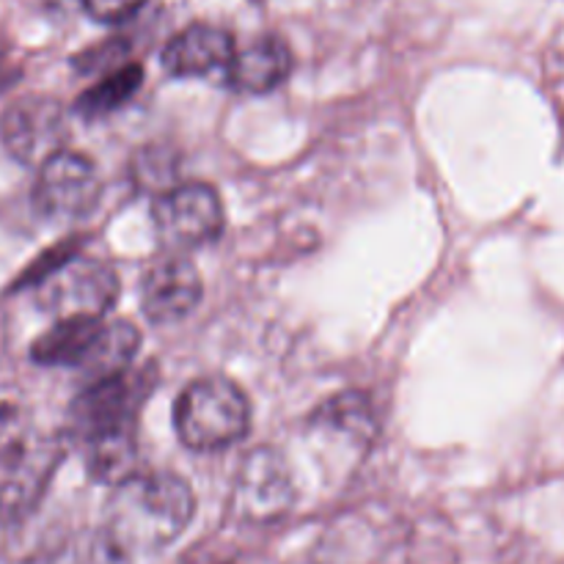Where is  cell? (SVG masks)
I'll list each match as a JSON object with an SVG mask.
<instances>
[{
  "instance_id": "6da1fadb",
  "label": "cell",
  "mask_w": 564,
  "mask_h": 564,
  "mask_svg": "<svg viewBox=\"0 0 564 564\" xmlns=\"http://www.w3.org/2000/svg\"><path fill=\"white\" fill-rule=\"evenodd\" d=\"M196 512L185 479L174 474H132L113 485L97 540L121 562L147 560L182 538Z\"/></svg>"
},
{
  "instance_id": "7a4b0ae2",
  "label": "cell",
  "mask_w": 564,
  "mask_h": 564,
  "mask_svg": "<svg viewBox=\"0 0 564 564\" xmlns=\"http://www.w3.org/2000/svg\"><path fill=\"white\" fill-rule=\"evenodd\" d=\"M174 427L187 449L220 452L246 438L251 402L235 380L207 375L185 386L174 405Z\"/></svg>"
},
{
  "instance_id": "3957f363",
  "label": "cell",
  "mask_w": 564,
  "mask_h": 564,
  "mask_svg": "<svg viewBox=\"0 0 564 564\" xmlns=\"http://www.w3.org/2000/svg\"><path fill=\"white\" fill-rule=\"evenodd\" d=\"M66 455V441L53 433L17 435L0 446V527H20L42 505Z\"/></svg>"
},
{
  "instance_id": "277c9868",
  "label": "cell",
  "mask_w": 564,
  "mask_h": 564,
  "mask_svg": "<svg viewBox=\"0 0 564 564\" xmlns=\"http://www.w3.org/2000/svg\"><path fill=\"white\" fill-rule=\"evenodd\" d=\"M154 389V369H124L110 378L94 380L69 408V433L77 441L135 430L138 413Z\"/></svg>"
},
{
  "instance_id": "5b68a950",
  "label": "cell",
  "mask_w": 564,
  "mask_h": 564,
  "mask_svg": "<svg viewBox=\"0 0 564 564\" xmlns=\"http://www.w3.org/2000/svg\"><path fill=\"white\" fill-rule=\"evenodd\" d=\"M119 297V275L91 257L55 262L36 279V301L55 319H99Z\"/></svg>"
},
{
  "instance_id": "8992f818",
  "label": "cell",
  "mask_w": 564,
  "mask_h": 564,
  "mask_svg": "<svg viewBox=\"0 0 564 564\" xmlns=\"http://www.w3.org/2000/svg\"><path fill=\"white\" fill-rule=\"evenodd\" d=\"M152 224L169 251H191L218 240L224 231V204L218 191L202 182L165 187L152 204Z\"/></svg>"
},
{
  "instance_id": "52a82bcc",
  "label": "cell",
  "mask_w": 564,
  "mask_h": 564,
  "mask_svg": "<svg viewBox=\"0 0 564 564\" xmlns=\"http://www.w3.org/2000/svg\"><path fill=\"white\" fill-rule=\"evenodd\" d=\"M102 198L97 165L75 152H55L39 165L33 182V207L50 220H80Z\"/></svg>"
},
{
  "instance_id": "ba28073f",
  "label": "cell",
  "mask_w": 564,
  "mask_h": 564,
  "mask_svg": "<svg viewBox=\"0 0 564 564\" xmlns=\"http://www.w3.org/2000/svg\"><path fill=\"white\" fill-rule=\"evenodd\" d=\"M295 505V482L284 455L270 446L248 452L235 477L231 512L246 523H273Z\"/></svg>"
},
{
  "instance_id": "9c48e42d",
  "label": "cell",
  "mask_w": 564,
  "mask_h": 564,
  "mask_svg": "<svg viewBox=\"0 0 564 564\" xmlns=\"http://www.w3.org/2000/svg\"><path fill=\"white\" fill-rule=\"evenodd\" d=\"M66 138V116L55 97L25 94L0 113V143L22 165H42L61 152Z\"/></svg>"
},
{
  "instance_id": "30bf717a",
  "label": "cell",
  "mask_w": 564,
  "mask_h": 564,
  "mask_svg": "<svg viewBox=\"0 0 564 564\" xmlns=\"http://www.w3.org/2000/svg\"><path fill=\"white\" fill-rule=\"evenodd\" d=\"M202 273L191 259L176 251L149 262L141 275V312L154 325L185 319L202 303Z\"/></svg>"
},
{
  "instance_id": "8fae6325",
  "label": "cell",
  "mask_w": 564,
  "mask_h": 564,
  "mask_svg": "<svg viewBox=\"0 0 564 564\" xmlns=\"http://www.w3.org/2000/svg\"><path fill=\"white\" fill-rule=\"evenodd\" d=\"M235 53V39L229 31L196 22L165 44L163 69L174 77H202L215 69H226Z\"/></svg>"
},
{
  "instance_id": "7c38bea8",
  "label": "cell",
  "mask_w": 564,
  "mask_h": 564,
  "mask_svg": "<svg viewBox=\"0 0 564 564\" xmlns=\"http://www.w3.org/2000/svg\"><path fill=\"white\" fill-rule=\"evenodd\" d=\"M231 83L240 91L268 94L279 88L292 72V53L284 39L268 36L235 53L229 64Z\"/></svg>"
},
{
  "instance_id": "4fadbf2b",
  "label": "cell",
  "mask_w": 564,
  "mask_h": 564,
  "mask_svg": "<svg viewBox=\"0 0 564 564\" xmlns=\"http://www.w3.org/2000/svg\"><path fill=\"white\" fill-rule=\"evenodd\" d=\"M138 444L135 430L113 435H99L86 441V468L97 482L119 485L135 474Z\"/></svg>"
},
{
  "instance_id": "5bb4252c",
  "label": "cell",
  "mask_w": 564,
  "mask_h": 564,
  "mask_svg": "<svg viewBox=\"0 0 564 564\" xmlns=\"http://www.w3.org/2000/svg\"><path fill=\"white\" fill-rule=\"evenodd\" d=\"M143 83V69L138 64H124L119 69L108 72L97 86L88 88L86 94H80L75 102V110L86 119H102V116L113 113L121 105L130 102L138 94Z\"/></svg>"
},
{
  "instance_id": "9a60e30c",
  "label": "cell",
  "mask_w": 564,
  "mask_h": 564,
  "mask_svg": "<svg viewBox=\"0 0 564 564\" xmlns=\"http://www.w3.org/2000/svg\"><path fill=\"white\" fill-rule=\"evenodd\" d=\"M314 422L323 424V427L328 430L347 433L350 438L361 441V444L372 441L375 435L372 405H369V400L361 394V391H345V394L328 400L317 411Z\"/></svg>"
},
{
  "instance_id": "2e32d148",
  "label": "cell",
  "mask_w": 564,
  "mask_h": 564,
  "mask_svg": "<svg viewBox=\"0 0 564 564\" xmlns=\"http://www.w3.org/2000/svg\"><path fill=\"white\" fill-rule=\"evenodd\" d=\"M130 47L121 39H105V42L94 44V47L83 50L80 55H75V69L77 72H113L119 69V61L127 58Z\"/></svg>"
},
{
  "instance_id": "e0dca14e",
  "label": "cell",
  "mask_w": 564,
  "mask_h": 564,
  "mask_svg": "<svg viewBox=\"0 0 564 564\" xmlns=\"http://www.w3.org/2000/svg\"><path fill=\"white\" fill-rule=\"evenodd\" d=\"M143 3L147 0H83L88 14L97 22H108V25L130 20L132 14H138L143 9Z\"/></svg>"
},
{
  "instance_id": "ac0fdd59",
  "label": "cell",
  "mask_w": 564,
  "mask_h": 564,
  "mask_svg": "<svg viewBox=\"0 0 564 564\" xmlns=\"http://www.w3.org/2000/svg\"><path fill=\"white\" fill-rule=\"evenodd\" d=\"M53 564H127V562L116 560V556L110 554L97 538H94L91 543L72 545V549L61 551V554L53 560Z\"/></svg>"
}]
</instances>
